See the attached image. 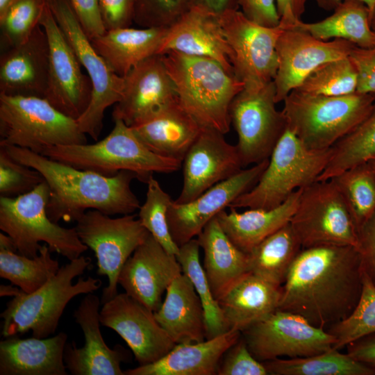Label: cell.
Returning a JSON list of instances; mask_svg holds the SVG:
<instances>
[{"instance_id": "816d5d0a", "label": "cell", "mask_w": 375, "mask_h": 375, "mask_svg": "<svg viewBox=\"0 0 375 375\" xmlns=\"http://www.w3.org/2000/svg\"><path fill=\"white\" fill-rule=\"evenodd\" d=\"M237 2L238 8L249 20L267 27L280 25L276 0H237Z\"/></svg>"}, {"instance_id": "4316f807", "label": "cell", "mask_w": 375, "mask_h": 375, "mask_svg": "<svg viewBox=\"0 0 375 375\" xmlns=\"http://www.w3.org/2000/svg\"><path fill=\"white\" fill-rule=\"evenodd\" d=\"M67 340L63 332L46 338H6L0 342V375H67Z\"/></svg>"}, {"instance_id": "7402d4cb", "label": "cell", "mask_w": 375, "mask_h": 375, "mask_svg": "<svg viewBox=\"0 0 375 375\" xmlns=\"http://www.w3.org/2000/svg\"><path fill=\"white\" fill-rule=\"evenodd\" d=\"M99 297L90 292L74 312L75 322L82 329L84 345L78 348L74 342H67L64 362L73 375H124L121 364L131 359V353L120 344L110 348L101 331Z\"/></svg>"}, {"instance_id": "83f0119b", "label": "cell", "mask_w": 375, "mask_h": 375, "mask_svg": "<svg viewBox=\"0 0 375 375\" xmlns=\"http://www.w3.org/2000/svg\"><path fill=\"white\" fill-rule=\"evenodd\" d=\"M165 292V300L153 313L174 342L195 343L206 340L203 306L190 278L182 272Z\"/></svg>"}, {"instance_id": "94428289", "label": "cell", "mask_w": 375, "mask_h": 375, "mask_svg": "<svg viewBox=\"0 0 375 375\" xmlns=\"http://www.w3.org/2000/svg\"><path fill=\"white\" fill-rule=\"evenodd\" d=\"M369 22L372 31L375 32V4L372 10L370 11Z\"/></svg>"}, {"instance_id": "5bb4252c", "label": "cell", "mask_w": 375, "mask_h": 375, "mask_svg": "<svg viewBox=\"0 0 375 375\" xmlns=\"http://www.w3.org/2000/svg\"><path fill=\"white\" fill-rule=\"evenodd\" d=\"M241 335L251 354L262 362L318 354L332 349L336 342L326 330L314 326L297 314L278 309Z\"/></svg>"}, {"instance_id": "f35d334b", "label": "cell", "mask_w": 375, "mask_h": 375, "mask_svg": "<svg viewBox=\"0 0 375 375\" xmlns=\"http://www.w3.org/2000/svg\"><path fill=\"white\" fill-rule=\"evenodd\" d=\"M200 249L197 239L193 238L179 247L176 258L182 272L190 278L200 298L205 315L206 339H211L227 332L229 328L201 264Z\"/></svg>"}, {"instance_id": "c3c4849f", "label": "cell", "mask_w": 375, "mask_h": 375, "mask_svg": "<svg viewBox=\"0 0 375 375\" xmlns=\"http://www.w3.org/2000/svg\"><path fill=\"white\" fill-rule=\"evenodd\" d=\"M135 3V0H99L106 30L129 27L134 22Z\"/></svg>"}, {"instance_id": "52a82bcc", "label": "cell", "mask_w": 375, "mask_h": 375, "mask_svg": "<svg viewBox=\"0 0 375 375\" xmlns=\"http://www.w3.org/2000/svg\"><path fill=\"white\" fill-rule=\"evenodd\" d=\"M50 190L45 181L33 190L15 197H0V229L11 238L18 253L34 258L47 244L55 251L72 260L88 247L75 227L65 228L48 217L47 206Z\"/></svg>"}, {"instance_id": "db71d44e", "label": "cell", "mask_w": 375, "mask_h": 375, "mask_svg": "<svg viewBox=\"0 0 375 375\" xmlns=\"http://www.w3.org/2000/svg\"><path fill=\"white\" fill-rule=\"evenodd\" d=\"M347 353L375 372V333L349 344Z\"/></svg>"}, {"instance_id": "74e56055", "label": "cell", "mask_w": 375, "mask_h": 375, "mask_svg": "<svg viewBox=\"0 0 375 375\" xmlns=\"http://www.w3.org/2000/svg\"><path fill=\"white\" fill-rule=\"evenodd\" d=\"M17 251L0 248V276L8 280L26 293L43 286L60 269L47 244H42L36 257L29 258Z\"/></svg>"}, {"instance_id": "11a10c76", "label": "cell", "mask_w": 375, "mask_h": 375, "mask_svg": "<svg viewBox=\"0 0 375 375\" xmlns=\"http://www.w3.org/2000/svg\"><path fill=\"white\" fill-rule=\"evenodd\" d=\"M281 25L301 19L308 0H276Z\"/></svg>"}, {"instance_id": "6125c7cd", "label": "cell", "mask_w": 375, "mask_h": 375, "mask_svg": "<svg viewBox=\"0 0 375 375\" xmlns=\"http://www.w3.org/2000/svg\"><path fill=\"white\" fill-rule=\"evenodd\" d=\"M369 163L370 165H371V167H372V170H373V172H374V177H375V160L369 162Z\"/></svg>"}, {"instance_id": "60d3db41", "label": "cell", "mask_w": 375, "mask_h": 375, "mask_svg": "<svg viewBox=\"0 0 375 375\" xmlns=\"http://www.w3.org/2000/svg\"><path fill=\"white\" fill-rule=\"evenodd\" d=\"M358 72L349 56L327 62L311 72L297 88L322 96H343L357 92Z\"/></svg>"}, {"instance_id": "680465c9", "label": "cell", "mask_w": 375, "mask_h": 375, "mask_svg": "<svg viewBox=\"0 0 375 375\" xmlns=\"http://www.w3.org/2000/svg\"><path fill=\"white\" fill-rule=\"evenodd\" d=\"M23 292L19 287L11 285H0V297H16Z\"/></svg>"}, {"instance_id": "5b68a950", "label": "cell", "mask_w": 375, "mask_h": 375, "mask_svg": "<svg viewBox=\"0 0 375 375\" xmlns=\"http://www.w3.org/2000/svg\"><path fill=\"white\" fill-rule=\"evenodd\" d=\"M114 127L103 139L94 144L57 145L44 155L76 169L113 176L129 171L147 183L156 173L178 171L182 162L151 151L136 136L132 128L121 119H114Z\"/></svg>"}, {"instance_id": "ffe728a7", "label": "cell", "mask_w": 375, "mask_h": 375, "mask_svg": "<svg viewBox=\"0 0 375 375\" xmlns=\"http://www.w3.org/2000/svg\"><path fill=\"white\" fill-rule=\"evenodd\" d=\"M269 159L242 169L234 176L208 189L194 200L170 204L167 222L170 233L178 247L197 237L206 225L239 196L258 181Z\"/></svg>"}, {"instance_id": "603a6c76", "label": "cell", "mask_w": 375, "mask_h": 375, "mask_svg": "<svg viewBox=\"0 0 375 375\" xmlns=\"http://www.w3.org/2000/svg\"><path fill=\"white\" fill-rule=\"evenodd\" d=\"M181 273L176 256L166 251L149 233L122 267L118 284L154 312L162 304L163 293Z\"/></svg>"}, {"instance_id": "ac0fdd59", "label": "cell", "mask_w": 375, "mask_h": 375, "mask_svg": "<svg viewBox=\"0 0 375 375\" xmlns=\"http://www.w3.org/2000/svg\"><path fill=\"white\" fill-rule=\"evenodd\" d=\"M276 43L278 69L274 79L276 103L297 89L319 66L349 56L356 46L343 39L325 41L292 28H282Z\"/></svg>"}, {"instance_id": "91938a15", "label": "cell", "mask_w": 375, "mask_h": 375, "mask_svg": "<svg viewBox=\"0 0 375 375\" xmlns=\"http://www.w3.org/2000/svg\"><path fill=\"white\" fill-rule=\"evenodd\" d=\"M16 0H0V17H3Z\"/></svg>"}, {"instance_id": "ab89813d", "label": "cell", "mask_w": 375, "mask_h": 375, "mask_svg": "<svg viewBox=\"0 0 375 375\" xmlns=\"http://www.w3.org/2000/svg\"><path fill=\"white\" fill-rule=\"evenodd\" d=\"M330 179L341 193L358 231L375 211V177L370 164L351 167Z\"/></svg>"}, {"instance_id": "7a4b0ae2", "label": "cell", "mask_w": 375, "mask_h": 375, "mask_svg": "<svg viewBox=\"0 0 375 375\" xmlns=\"http://www.w3.org/2000/svg\"><path fill=\"white\" fill-rule=\"evenodd\" d=\"M17 162L38 171L49 185V219L58 223L76 221L88 210L106 215L131 214L140 207L131 184L137 175L121 171L113 176L76 169L44 155L16 146H0Z\"/></svg>"}, {"instance_id": "681fc988", "label": "cell", "mask_w": 375, "mask_h": 375, "mask_svg": "<svg viewBox=\"0 0 375 375\" xmlns=\"http://www.w3.org/2000/svg\"><path fill=\"white\" fill-rule=\"evenodd\" d=\"M349 57L358 72L357 92L375 94V47L363 49L355 46Z\"/></svg>"}, {"instance_id": "e0dca14e", "label": "cell", "mask_w": 375, "mask_h": 375, "mask_svg": "<svg viewBox=\"0 0 375 375\" xmlns=\"http://www.w3.org/2000/svg\"><path fill=\"white\" fill-rule=\"evenodd\" d=\"M123 78L122 97L112 113L113 120L121 119L133 127L178 102L162 54L141 61Z\"/></svg>"}, {"instance_id": "d4e9b609", "label": "cell", "mask_w": 375, "mask_h": 375, "mask_svg": "<svg viewBox=\"0 0 375 375\" xmlns=\"http://www.w3.org/2000/svg\"><path fill=\"white\" fill-rule=\"evenodd\" d=\"M49 62L47 36L38 24L25 42L1 52L0 93L44 97Z\"/></svg>"}, {"instance_id": "8fae6325", "label": "cell", "mask_w": 375, "mask_h": 375, "mask_svg": "<svg viewBox=\"0 0 375 375\" xmlns=\"http://www.w3.org/2000/svg\"><path fill=\"white\" fill-rule=\"evenodd\" d=\"M302 248L323 244L357 247L358 229L332 179L303 188L290 222Z\"/></svg>"}, {"instance_id": "8d00e7d4", "label": "cell", "mask_w": 375, "mask_h": 375, "mask_svg": "<svg viewBox=\"0 0 375 375\" xmlns=\"http://www.w3.org/2000/svg\"><path fill=\"white\" fill-rule=\"evenodd\" d=\"M375 160V99L367 117L331 147V158L317 181L328 180L358 165Z\"/></svg>"}, {"instance_id": "836d02e7", "label": "cell", "mask_w": 375, "mask_h": 375, "mask_svg": "<svg viewBox=\"0 0 375 375\" xmlns=\"http://www.w3.org/2000/svg\"><path fill=\"white\" fill-rule=\"evenodd\" d=\"M368 7L358 0H344L333 13L317 22L306 23L301 19L281 25L306 31L315 38L327 41L343 39L363 49L375 47V32L369 22Z\"/></svg>"}, {"instance_id": "4dcf8cb0", "label": "cell", "mask_w": 375, "mask_h": 375, "mask_svg": "<svg viewBox=\"0 0 375 375\" xmlns=\"http://www.w3.org/2000/svg\"><path fill=\"white\" fill-rule=\"evenodd\" d=\"M203 251V268L216 300L249 272V255L227 236L217 217L197 238Z\"/></svg>"}, {"instance_id": "8992f818", "label": "cell", "mask_w": 375, "mask_h": 375, "mask_svg": "<svg viewBox=\"0 0 375 375\" xmlns=\"http://www.w3.org/2000/svg\"><path fill=\"white\" fill-rule=\"evenodd\" d=\"M375 94L314 95L292 90L283 100L287 128L309 149L324 150L353 130L369 114Z\"/></svg>"}, {"instance_id": "30bf717a", "label": "cell", "mask_w": 375, "mask_h": 375, "mask_svg": "<svg viewBox=\"0 0 375 375\" xmlns=\"http://www.w3.org/2000/svg\"><path fill=\"white\" fill-rule=\"evenodd\" d=\"M47 3L91 81L90 103L76 121L83 133L97 140L103 128L106 108L121 99L124 78L115 74L97 52L68 0H47Z\"/></svg>"}, {"instance_id": "3957f363", "label": "cell", "mask_w": 375, "mask_h": 375, "mask_svg": "<svg viewBox=\"0 0 375 375\" xmlns=\"http://www.w3.org/2000/svg\"><path fill=\"white\" fill-rule=\"evenodd\" d=\"M162 55L181 106L201 128L227 133L230 106L244 83L213 59L176 51Z\"/></svg>"}, {"instance_id": "2e32d148", "label": "cell", "mask_w": 375, "mask_h": 375, "mask_svg": "<svg viewBox=\"0 0 375 375\" xmlns=\"http://www.w3.org/2000/svg\"><path fill=\"white\" fill-rule=\"evenodd\" d=\"M40 24L48 39L49 62L44 98L64 115L77 120L87 110L92 86L47 3Z\"/></svg>"}, {"instance_id": "d6a6232c", "label": "cell", "mask_w": 375, "mask_h": 375, "mask_svg": "<svg viewBox=\"0 0 375 375\" xmlns=\"http://www.w3.org/2000/svg\"><path fill=\"white\" fill-rule=\"evenodd\" d=\"M168 28H119L90 41L110 68L123 77L141 61L158 54Z\"/></svg>"}, {"instance_id": "f5cc1de1", "label": "cell", "mask_w": 375, "mask_h": 375, "mask_svg": "<svg viewBox=\"0 0 375 375\" xmlns=\"http://www.w3.org/2000/svg\"><path fill=\"white\" fill-rule=\"evenodd\" d=\"M357 249L363 271L375 285V211L358 231Z\"/></svg>"}, {"instance_id": "7c38bea8", "label": "cell", "mask_w": 375, "mask_h": 375, "mask_svg": "<svg viewBox=\"0 0 375 375\" xmlns=\"http://www.w3.org/2000/svg\"><path fill=\"white\" fill-rule=\"evenodd\" d=\"M110 216L88 210L76 219L75 226L81 242L94 252L97 274L108 278V285L102 290V304L118 294V276L122 267L150 233L135 215Z\"/></svg>"}, {"instance_id": "cb8c5ba5", "label": "cell", "mask_w": 375, "mask_h": 375, "mask_svg": "<svg viewBox=\"0 0 375 375\" xmlns=\"http://www.w3.org/2000/svg\"><path fill=\"white\" fill-rule=\"evenodd\" d=\"M170 51L213 59L235 74L219 15L201 7L193 6L169 27L158 54Z\"/></svg>"}, {"instance_id": "4fadbf2b", "label": "cell", "mask_w": 375, "mask_h": 375, "mask_svg": "<svg viewBox=\"0 0 375 375\" xmlns=\"http://www.w3.org/2000/svg\"><path fill=\"white\" fill-rule=\"evenodd\" d=\"M275 97L273 81L260 88H244L231 103V123L238 134L236 147L243 167L269 159L287 128L282 110L276 108Z\"/></svg>"}, {"instance_id": "9a60e30c", "label": "cell", "mask_w": 375, "mask_h": 375, "mask_svg": "<svg viewBox=\"0 0 375 375\" xmlns=\"http://www.w3.org/2000/svg\"><path fill=\"white\" fill-rule=\"evenodd\" d=\"M219 19L234 74L244 88L257 89L273 81L278 69L276 46L282 27L259 25L239 9L225 11Z\"/></svg>"}, {"instance_id": "d6986e66", "label": "cell", "mask_w": 375, "mask_h": 375, "mask_svg": "<svg viewBox=\"0 0 375 375\" xmlns=\"http://www.w3.org/2000/svg\"><path fill=\"white\" fill-rule=\"evenodd\" d=\"M99 319L126 342L140 365L157 361L176 344L153 312L126 292L103 303Z\"/></svg>"}, {"instance_id": "e575fe53", "label": "cell", "mask_w": 375, "mask_h": 375, "mask_svg": "<svg viewBox=\"0 0 375 375\" xmlns=\"http://www.w3.org/2000/svg\"><path fill=\"white\" fill-rule=\"evenodd\" d=\"M301 249L289 223L266 238L248 253L249 272L273 285L282 286Z\"/></svg>"}, {"instance_id": "1f68e13d", "label": "cell", "mask_w": 375, "mask_h": 375, "mask_svg": "<svg viewBox=\"0 0 375 375\" xmlns=\"http://www.w3.org/2000/svg\"><path fill=\"white\" fill-rule=\"evenodd\" d=\"M301 189L294 191L283 203L272 208H248L242 212L229 208L220 212L217 219L230 240L249 253L266 238L289 224L298 205Z\"/></svg>"}, {"instance_id": "277c9868", "label": "cell", "mask_w": 375, "mask_h": 375, "mask_svg": "<svg viewBox=\"0 0 375 375\" xmlns=\"http://www.w3.org/2000/svg\"><path fill=\"white\" fill-rule=\"evenodd\" d=\"M91 265V259L81 256L60 267L56 274L37 290L24 291L7 302L1 313V335L6 338L29 331L32 335L46 338L53 334L67 303L81 294L94 292L102 285L99 278L79 277Z\"/></svg>"}, {"instance_id": "bcb514c9", "label": "cell", "mask_w": 375, "mask_h": 375, "mask_svg": "<svg viewBox=\"0 0 375 375\" xmlns=\"http://www.w3.org/2000/svg\"><path fill=\"white\" fill-rule=\"evenodd\" d=\"M194 6V0H135L134 22L142 28L169 27Z\"/></svg>"}, {"instance_id": "7bdbcfd3", "label": "cell", "mask_w": 375, "mask_h": 375, "mask_svg": "<svg viewBox=\"0 0 375 375\" xmlns=\"http://www.w3.org/2000/svg\"><path fill=\"white\" fill-rule=\"evenodd\" d=\"M147 184L146 199L139 208L138 218L165 251L176 256L179 247L172 237L167 222V211L173 200L153 176Z\"/></svg>"}, {"instance_id": "484cf974", "label": "cell", "mask_w": 375, "mask_h": 375, "mask_svg": "<svg viewBox=\"0 0 375 375\" xmlns=\"http://www.w3.org/2000/svg\"><path fill=\"white\" fill-rule=\"evenodd\" d=\"M229 330L211 339L181 343L157 361L124 371V375H217L220 360L240 338Z\"/></svg>"}, {"instance_id": "6f0895ef", "label": "cell", "mask_w": 375, "mask_h": 375, "mask_svg": "<svg viewBox=\"0 0 375 375\" xmlns=\"http://www.w3.org/2000/svg\"><path fill=\"white\" fill-rule=\"evenodd\" d=\"M344 0H315L319 7L325 10H333L340 3ZM363 2L372 10L374 4L375 0H358Z\"/></svg>"}, {"instance_id": "f1b7e54d", "label": "cell", "mask_w": 375, "mask_h": 375, "mask_svg": "<svg viewBox=\"0 0 375 375\" xmlns=\"http://www.w3.org/2000/svg\"><path fill=\"white\" fill-rule=\"evenodd\" d=\"M281 287L248 272L218 300L229 330L242 331L278 308Z\"/></svg>"}, {"instance_id": "7dc6e473", "label": "cell", "mask_w": 375, "mask_h": 375, "mask_svg": "<svg viewBox=\"0 0 375 375\" xmlns=\"http://www.w3.org/2000/svg\"><path fill=\"white\" fill-rule=\"evenodd\" d=\"M217 375H268L262 362L254 358L242 335L222 356Z\"/></svg>"}, {"instance_id": "9c48e42d", "label": "cell", "mask_w": 375, "mask_h": 375, "mask_svg": "<svg viewBox=\"0 0 375 375\" xmlns=\"http://www.w3.org/2000/svg\"><path fill=\"white\" fill-rule=\"evenodd\" d=\"M87 142L77 121L44 97L0 93V146H16L42 154L54 146Z\"/></svg>"}, {"instance_id": "44dd1931", "label": "cell", "mask_w": 375, "mask_h": 375, "mask_svg": "<svg viewBox=\"0 0 375 375\" xmlns=\"http://www.w3.org/2000/svg\"><path fill=\"white\" fill-rule=\"evenodd\" d=\"M183 185L176 203L190 202L208 189L238 173L243 168L236 145L224 134L203 128L185 154Z\"/></svg>"}, {"instance_id": "f907efd6", "label": "cell", "mask_w": 375, "mask_h": 375, "mask_svg": "<svg viewBox=\"0 0 375 375\" xmlns=\"http://www.w3.org/2000/svg\"><path fill=\"white\" fill-rule=\"evenodd\" d=\"M82 28L91 40L106 31L101 16L99 0H68Z\"/></svg>"}, {"instance_id": "f546056e", "label": "cell", "mask_w": 375, "mask_h": 375, "mask_svg": "<svg viewBox=\"0 0 375 375\" xmlns=\"http://www.w3.org/2000/svg\"><path fill=\"white\" fill-rule=\"evenodd\" d=\"M131 128L151 151L181 162L203 128L178 102Z\"/></svg>"}, {"instance_id": "ee69618b", "label": "cell", "mask_w": 375, "mask_h": 375, "mask_svg": "<svg viewBox=\"0 0 375 375\" xmlns=\"http://www.w3.org/2000/svg\"><path fill=\"white\" fill-rule=\"evenodd\" d=\"M47 0H16L0 17L1 52L25 42L40 24Z\"/></svg>"}, {"instance_id": "9f6ffc18", "label": "cell", "mask_w": 375, "mask_h": 375, "mask_svg": "<svg viewBox=\"0 0 375 375\" xmlns=\"http://www.w3.org/2000/svg\"><path fill=\"white\" fill-rule=\"evenodd\" d=\"M194 6L219 15L231 9H239L237 0H194Z\"/></svg>"}, {"instance_id": "b9f144b4", "label": "cell", "mask_w": 375, "mask_h": 375, "mask_svg": "<svg viewBox=\"0 0 375 375\" xmlns=\"http://www.w3.org/2000/svg\"><path fill=\"white\" fill-rule=\"evenodd\" d=\"M326 331L335 336L333 349L340 350L349 344L375 333V285L363 271L362 290L353 310Z\"/></svg>"}, {"instance_id": "f6af8a7d", "label": "cell", "mask_w": 375, "mask_h": 375, "mask_svg": "<svg viewBox=\"0 0 375 375\" xmlns=\"http://www.w3.org/2000/svg\"><path fill=\"white\" fill-rule=\"evenodd\" d=\"M44 181L36 169L15 160L0 147V195L15 197L33 190Z\"/></svg>"}, {"instance_id": "6da1fadb", "label": "cell", "mask_w": 375, "mask_h": 375, "mask_svg": "<svg viewBox=\"0 0 375 375\" xmlns=\"http://www.w3.org/2000/svg\"><path fill=\"white\" fill-rule=\"evenodd\" d=\"M363 268L356 247L302 248L281 287L278 310L326 330L353 310L362 290Z\"/></svg>"}, {"instance_id": "d590c367", "label": "cell", "mask_w": 375, "mask_h": 375, "mask_svg": "<svg viewBox=\"0 0 375 375\" xmlns=\"http://www.w3.org/2000/svg\"><path fill=\"white\" fill-rule=\"evenodd\" d=\"M270 375H375L347 353L332 349L318 354L262 362Z\"/></svg>"}, {"instance_id": "ba28073f", "label": "cell", "mask_w": 375, "mask_h": 375, "mask_svg": "<svg viewBox=\"0 0 375 375\" xmlns=\"http://www.w3.org/2000/svg\"><path fill=\"white\" fill-rule=\"evenodd\" d=\"M331 156V148L312 150L288 128L274 147L256 184L228 208L272 209L294 191L315 182Z\"/></svg>"}]
</instances>
